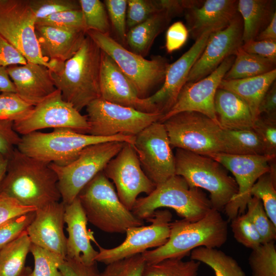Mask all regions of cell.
<instances>
[{
  "label": "cell",
  "instance_id": "28",
  "mask_svg": "<svg viewBox=\"0 0 276 276\" xmlns=\"http://www.w3.org/2000/svg\"><path fill=\"white\" fill-rule=\"evenodd\" d=\"M276 68L260 76L235 80H222L219 88L230 91L243 99L249 106L254 120L259 117L260 102L275 81Z\"/></svg>",
  "mask_w": 276,
  "mask_h": 276
},
{
  "label": "cell",
  "instance_id": "60",
  "mask_svg": "<svg viewBox=\"0 0 276 276\" xmlns=\"http://www.w3.org/2000/svg\"><path fill=\"white\" fill-rule=\"evenodd\" d=\"M32 269L29 267H25L22 272L19 276H32Z\"/></svg>",
  "mask_w": 276,
  "mask_h": 276
},
{
  "label": "cell",
  "instance_id": "53",
  "mask_svg": "<svg viewBox=\"0 0 276 276\" xmlns=\"http://www.w3.org/2000/svg\"><path fill=\"white\" fill-rule=\"evenodd\" d=\"M36 209L34 206L23 205L14 199L0 197V225L13 217Z\"/></svg>",
  "mask_w": 276,
  "mask_h": 276
},
{
  "label": "cell",
  "instance_id": "12",
  "mask_svg": "<svg viewBox=\"0 0 276 276\" xmlns=\"http://www.w3.org/2000/svg\"><path fill=\"white\" fill-rule=\"evenodd\" d=\"M36 19L28 0H0V35L27 62L50 70L53 65L42 56L35 34Z\"/></svg>",
  "mask_w": 276,
  "mask_h": 276
},
{
  "label": "cell",
  "instance_id": "6",
  "mask_svg": "<svg viewBox=\"0 0 276 276\" xmlns=\"http://www.w3.org/2000/svg\"><path fill=\"white\" fill-rule=\"evenodd\" d=\"M160 208L172 209L190 221L201 219L212 209L210 199L200 189L191 187L177 175L156 186L147 196L137 198L131 212L139 219L147 220Z\"/></svg>",
  "mask_w": 276,
  "mask_h": 276
},
{
  "label": "cell",
  "instance_id": "27",
  "mask_svg": "<svg viewBox=\"0 0 276 276\" xmlns=\"http://www.w3.org/2000/svg\"><path fill=\"white\" fill-rule=\"evenodd\" d=\"M217 121L223 129H252L254 120L247 103L234 93L218 88L215 98Z\"/></svg>",
  "mask_w": 276,
  "mask_h": 276
},
{
  "label": "cell",
  "instance_id": "34",
  "mask_svg": "<svg viewBox=\"0 0 276 276\" xmlns=\"http://www.w3.org/2000/svg\"><path fill=\"white\" fill-rule=\"evenodd\" d=\"M191 259L210 267L215 276H246L238 262L216 248L199 247L191 251Z\"/></svg>",
  "mask_w": 276,
  "mask_h": 276
},
{
  "label": "cell",
  "instance_id": "9",
  "mask_svg": "<svg viewBox=\"0 0 276 276\" xmlns=\"http://www.w3.org/2000/svg\"><path fill=\"white\" fill-rule=\"evenodd\" d=\"M125 142L111 141L96 144L85 148L71 163L64 166L50 163L58 177L62 202L73 201L83 188L121 150Z\"/></svg>",
  "mask_w": 276,
  "mask_h": 276
},
{
  "label": "cell",
  "instance_id": "18",
  "mask_svg": "<svg viewBox=\"0 0 276 276\" xmlns=\"http://www.w3.org/2000/svg\"><path fill=\"white\" fill-rule=\"evenodd\" d=\"M235 56L226 58L212 73L194 82H187L180 91L173 106L159 122L183 111H195L217 121L215 98L224 76L232 65Z\"/></svg>",
  "mask_w": 276,
  "mask_h": 276
},
{
  "label": "cell",
  "instance_id": "42",
  "mask_svg": "<svg viewBox=\"0 0 276 276\" xmlns=\"http://www.w3.org/2000/svg\"><path fill=\"white\" fill-rule=\"evenodd\" d=\"M231 221L232 231L238 242L251 249L262 243L259 234L246 213Z\"/></svg>",
  "mask_w": 276,
  "mask_h": 276
},
{
  "label": "cell",
  "instance_id": "2",
  "mask_svg": "<svg viewBox=\"0 0 276 276\" xmlns=\"http://www.w3.org/2000/svg\"><path fill=\"white\" fill-rule=\"evenodd\" d=\"M101 50L87 34L78 51L50 70L64 101L80 111L100 96Z\"/></svg>",
  "mask_w": 276,
  "mask_h": 276
},
{
  "label": "cell",
  "instance_id": "33",
  "mask_svg": "<svg viewBox=\"0 0 276 276\" xmlns=\"http://www.w3.org/2000/svg\"><path fill=\"white\" fill-rule=\"evenodd\" d=\"M275 69V63L260 56L247 53L241 47L223 80H235L256 77Z\"/></svg>",
  "mask_w": 276,
  "mask_h": 276
},
{
  "label": "cell",
  "instance_id": "39",
  "mask_svg": "<svg viewBox=\"0 0 276 276\" xmlns=\"http://www.w3.org/2000/svg\"><path fill=\"white\" fill-rule=\"evenodd\" d=\"M246 210V214L259 234L262 243L275 241L276 225L268 217L261 201L252 196L247 202Z\"/></svg>",
  "mask_w": 276,
  "mask_h": 276
},
{
  "label": "cell",
  "instance_id": "1",
  "mask_svg": "<svg viewBox=\"0 0 276 276\" xmlns=\"http://www.w3.org/2000/svg\"><path fill=\"white\" fill-rule=\"evenodd\" d=\"M0 197L36 209L61 199L58 177L50 163L29 156L17 148L8 158Z\"/></svg>",
  "mask_w": 276,
  "mask_h": 276
},
{
  "label": "cell",
  "instance_id": "48",
  "mask_svg": "<svg viewBox=\"0 0 276 276\" xmlns=\"http://www.w3.org/2000/svg\"><path fill=\"white\" fill-rule=\"evenodd\" d=\"M126 24L128 30L161 9L158 1L127 0Z\"/></svg>",
  "mask_w": 276,
  "mask_h": 276
},
{
  "label": "cell",
  "instance_id": "15",
  "mask_svg": "<svg viewBox=\"0 0 276 276\" xmlns=\"http://www.w3.org/2000/svg\"><path fill=\"white\" fill-rule=\"evenodd\" d=\"M172 218L168 210H157L147 219L149 225L132 227L126 231L125 240L112 248H104L98 244L99 251L95 258L96 262L106 265L116 261L142 254L147 249L158 247L168 241Z\"/></svg>",
  "mask_w": 276,
  "mask_h": 276
},
{
  "label": "cell",
  "instance_id": "25",
  "mask_svg": "<svg viewBox=\"0 0 276 276\" xmlns=\"http://www.w3.org/2000/svg\"><path fill=\"white\" fill-rule=\"evenodd\" d=\"M64 221L68 233L66 258L88 265L96 263L98 251L90 243V240L94 239L87 229L88 221L78 197L65 205Z\"/></svg>",
  "mask_w": 276,
  "mask_h": 276
},
{
  "label": "cell",
  "instance_id": "22",
  "mask_svg": "<svg viewBox=\"0 0 276 276\" xmlns=\"http://www.w3.org/2000/svg\"><path fill=\"white\" fill-rule=\"evenodd\" d=\"M64 213L65 204L62 201L38 208L26 231L32 244L66 258Z\"/></svg>",
  "mask_w": 276,
  "mask_h": 276
},
{
  "label": "cell",
  "instance_id": "19",
  "mask_svg": "<svg viewBox=\"0 0 276 276\" xmlns=\"http://www.w3.org/2000/svg\"><path fill=\"white\" fill-rule=\"evenodd\" d=\"M242 36L243 20L238 13L227 27L211 34L203 52L190 70L187 82L204 78L226 58L235 56L243 43Z\"/></svg>",
  "mask_w": 276,
  "mask_h": 276
},
{
  "label": "cell",
  "instance_id": "57",
  "mask_svg": "<svg viewBox=\"0 0 276 276\" xmlns=\"http://www.w3.org/2000/svg\"><path fill=\"white\" fill-rule=\"evenodd\" d=\"M255 40L276 41V12L274 14L270 22L257 35Z\"/></svg>",
  "mask_w": 276,
  "mask_h": 276
},
{
  "label": "cell",
  "instance_id": "41",
  "mask_svg": "<svg viewBox=\"0 0 276 276\" xmlns=\"http://www.w3.org/2000/svg\"><path fill=\"white\" fill-rule=\"evenodd\" d=\"M34 106L25 101L16 93L0 94V120L13 122L24 119L32 111Z\"/></svg>",
  "mask_w": 276,
  "mask_h": 276
},
{
  "label": "cell",
  "instance_id": "31",
  "mask_svg": "<svg viewBox=\"0 0 276 276\" xmlns=\"http://www.w3.org/2000/svg\"><path fill=\"white\" fill-rule=\"evenodd\" d=\"M222 153L238 155H265L264 147L252 129H222Z\"/></svg>",
  "mask_w": 276,
  "mask_h": 276
},
{
  "label": "cell",
  "instance_id": "29",
  "mask_svg": "<svg viewBox=\"0 0 276 276\" xmlns=\"http://www.w3.org/2000/svg\"><path fill=\"white\" fill-rule=\"evenodd\" d=\"M237 9L243 20V43L255 40L270 22L275 12V1L239 0Z\"/></svg>",
  "mask_w": 276,
  "mask_h": 276
},
{
  "label": "cell",
  "instance_id": "49",
  "mask_svg": "<svg viewBox=\"0 0 276 276\" xmlns=\"http://www.w3.org/2000/svg\"><path fill=\"white\" fill-rule=\"evenodd\" d=\"M103 3L112 28L119 40L124 44L126 42L127 32L126 24L127 1L105 0Z\"/></svg>",
  "mask_w": 276,
  "mask_h": 276
},
{
  "label": "cell",
  "instance_id": "44",
  "mask_svg": "<svg viewBox=\"0 0 276 276\" xmlns=\"http://www.w3.org/2000/svg\"><path fill=\"white\" fill-rule=\"evenodd\" d=\"M36 24L52 26L67 31L86 32L84 20L81 9L59 12L37 21Z\"/></svg>",
  "mask_w": 276,
  "mask_h": 276
},
{
  "label": "cell",
  "instance_id": "40",
  "mask_svg": "<svg viewBox=\"0 0 276 276\" xmlns=\"http://www.w3.org/2000/svg\"><path fill=\"white\" fill-rule=\"evenodd\" d=\"M30 251L34 261L32 276H63L59 267L65 258L32 243Z\"/></svg>",
  "mask_w": 276,
  "mask_h": 276
},
{
  "label": "cell",
  "instance_id": "38",
  "mask_svg": "<svg viewBox=\"0 0 276 276\" xmlns=\"http://www.w3.org/2000/svg\"><path fill=\"white\" fill-rule=\"evenodd\" d=\"M86 32L94 30L110 35V24L104 3L99 0H79Z\"/></svg>",
  "mask_w": 276,
  "mask_h": 276
},
{
  "label": "cell",
  "instance_id": "46",
  "mask_svg": "<svg viewBox=\"0 0 276 276\" xmlns=\"http://www.w3.org/2000/svg\"><path fill=\"white\" fill-rule=\"evenodd\" d=\"M28 3L36 21L62 11L81 9L79 1L75 0H28Z\"/></svg>",
  "mask_w": 276,
  "mask_h": 276
},
{
  "label": "cell",
  "instance_id": "17",
  "mask_svg": "<svg viewBox=\"0 0 276 276\" xmlns=\"http://www.w3.org/2000/svg\"><path fill=\"white\" fill-rule=\"evenodd\" d=\"M208 156L220 164L234 176L237 193L224 209L228 219L232 220L244 214L247 202L252 197L251 188L261 175L270 170V163L274 159L264 155H238L222 152Z\"/></svg>",
  "mask_w": 276,
  "mask_h": 276
},
{
  "label": "cell",
  "instance_id": "32",
  "mask_svg": "<svg viewBox=\"0 0 276 276\" xmlns=\"http://www.w3.org/2000/svg\"><path fill=\"white\" fill-rule=\"evenodd\" d=\"M31 242L27 231L0 249V276H19L25 268Z\"/></svg>",
  "mask_w": 276,
  "mask_h": 276
},
{
  "label": "cell",
  "instance_id": "52",
  "mask_svg": "<svg viewBox=\"0 0 276 276\" xmlns=\"http://www.w3.org/2000/svg\"><path fill=\"white\" fill-rule=\"evenodd\" d=\"M241 49L247 53L265 58L276 63V41L250 40L243 43Z\"/></svg>",
  "mask_w": 276,
  "mask_h": 276
},
{
  "label": "cell",
  "instance_id": "8",
  "mask_svg": "<svg viewBox=\"0 0 276 276\" xmlns=\"http://www.w3.org/2000/svg\"><path fill=\"white\" fill-rule=\"evenodd\" d=\"M86 34L129 78L140 98H146L153 88L164 81L170 64L167 58L156 56L146 59L127 50L110 35L94 30H88Z\"/></svg>",
  "mask_w": 276,
  "mask_h": 276
},
{
  "label": "cell",
  "instance_id": "16",
  "mask_svg": "<svg viewBox=\"0 0 276 276\" xmlns=\"http://www.w3.org/2000/svg\"><path fill=\"white\" fill-rule=\"evenodd\" d=\"M103 172L113 181L120 201L131 211L140 194L148 195L155 188L143 170L136 151L129 143H125Z\"/></svg>",
  "mask_w": 276,
  "mask_h": 276
},
{
  "label": "cell",
  "instance_id": "14",
  "mask_svg": "<svg viewBox=\"0 0 276 276\" xmlns=\"http://www.w3.org/2000/svg\"><path fill=\"white\" fill-rule=\"evenodd\" d=\"M133 146L143 170L155 186L175 175L174 154L163 123L144 129L135 136Z\"/></svg>",
  "mask_w": 276,
  "mask_h": 276
},
{
  "label": "cell",
  "instance_id": "35",
  "mask_svg": "<svg viewBox=\"0 0 276 276\" xmlns=\"http://www.w3.org/2000/svg\"><path fill=\"white\" fill-rule=\"evenodd\" d=\"M200 262L173 258L154 263H146L143 276H197Z\"/></svg>",
  "mask_w": 276,
  "mask_h": 276
},
{
  "label": "cell",
  "instance_id": "3",
  "mask_svg": "<svg viewBox=\"0 0 276 276\" xmlns=\"http://www.w3.org/2000/svg\"><path fill=\"white\" fill-rule=\"evenodd\" d=\"M227 222L220 211L212 209L203 217L196 221L182 219L171 223L167 242L154 249L142 254L147 263L163 260L182 258L199 247L218 248L227 238Z\"/></svg>",
  "mask_w": 276,
  "mask_h": 276
},
{
  "label": "cell",
  "instance_id": "54",
  "mask_svg": "<svg viewBox=\"0 0 276 276\" xmlns=\"http://www.w3.org/2000/svg\"><path fill=\"white\" fill-rule=\"evenodd\" d=\"M63 276H99L96 263L85 265L74 260L65 258L59 267Z\"/></svg>",
  "mask_w": 276,
  "mask_h": 276
},
{
  "label": "cell",
  "instance_id": "37",
  "mask_svg": "<svg viewBox=\"0 0 276 276\" xmlns=\"http://www.w3.org/2000/svg\"><path fill=\"white\" fill-rule=\"evenodd\" d=\"M251 250L248 257L251 276H276L274 241L262 243Z\"/></svg>",
  "mask_w": 276,
  "mask_h": 276
},
{
  "label": "cell",
  "instance_id": "58",
  "mask_svg": "<svg viewBox=\"0 0 276 276\" xmlns=\"http://www.w3.org/2000/svg\"><path fill=\"white\" fill-rule=\"evenodd\" d=\"M0 91L16 93L14 85L8 73L7 67L0 66Z\"/></svg>",
  "mask_w": 276,
  "mask_h": 276
},
{
  "label": "cell",
  "instance_id": "36",
  "mask_svg": "<svg viewBox=\"0 0 276 276\" xmlns=\"http://www.w3.org/2000/svg\"><path fill=\"white\" fill-rule=\"evenodd\" d=\"M273 166L270 165V170L257 179L250 193L261 201L268 217L276 225L275 169Z\"/></svg>",
  "mask_w": 276,
  "mask_h": 276
},
{
  "label": "cell",
  "instance_id": "20",
  "mask_svg": "<svg viewBox=\"0 0 276 276\" xmlns=\"http://www.w3.org/2000/svg\"><path fill=\"white\" fill-rule=\"evenodd\" d=\"M211 32L203 34L177 60L170 64L161 88L146 98L163 115L173 106L183 86L187 82L190 70L203 52Z\"/></svg>",
  "mask_w": 276,
  "mask_h": 276
},
{
  "label": "cell",
  "instance_id": "55",
  "mask_svg": "<svg viewBox=\"0 0 276 276\" xmlns=\"http://www.w3.org/2000/svg\"><path fill=\"white\" fill-rule=\"evenodd\" d=\"M27 62L24 57L7 40L0 35V66L7 67Z\"/></svg>",
  "mask_w": 276,
  "mask_h": 276
},
{
  "label": "cell",
  "instance_id": "11",
  "mask_svg": "<svg viewBox=\"0 0 276 276\" xmlns=\"http://www.w3.org/2000/svg\"><path fill=\"white\" fill-rule=\"evenodd\" d=\"M86 111L89 125L88 134L103 137L135 136L151 124L159 121L163 116L159 112H143L101 98L89 103Z\"/></svg>",
  "mask_w": 276,
  "mask_h": 276
},
{
  "label": "cell",
  "instance_id": "51",
  "mask_svg": "<svg viewBox=\"0 0 276 276\" xmlns=\"http://www.w3.org/2000/svg\"><path fill=\"white\" fill-rule=\"evenodd\" d=\"M189 32L187 27L180 21L171 25L166 34L165 47L171 53L181 48L188 40Z\"/></svg>",
  "mask_w": 276,
  "mask_h": 276
},
{
  "label": "cell",
  "instance_id": "4",
  "mask_svg": "<svg viewBox=\"0 0 276 276\" xmlns=\"http://www.w3.org/2000/svg\"><path fill=\"white\" fill-rule=\"evenodd\" d=\"M134 140L135 136H97L69 129L56 128L49 133L34 131L22 135L16 148L29 156L64 166L74 160L88 146L111 141L133 145Z\"/></svg>",
  "mask_w": 276,
  "mask_h": 276
},
{
  "label": "cell",
  "instance_id": "24",
  "mask_svg": "<svg viewBox=\"0 0 276 276\" xmlns=\"http://www.w3.org/2000/svg\"><path fill=\"white\" fill-rule=\"evenodd\" d=\"M7 70L16 93L34 106L57 89L50 69L44 65L27 62L8 66Z\"/></svg>",
  "mask_w": 276,
  "mask_h": 276
},
{
  "label": "cell",
  "instance_id": "59",
  "mask_svg": "<svg viewBox=\"0 0 276 276\" xmlns=\"http://www.w3.org/2000/svg\"><path fill=\"white\" fill-rule=\"evenodd\" d=\"M8 158L0 154V183L6 172Z\"/></svg>",
  "mask_w": 276,
  "mask_h": 276
},
{
  "label": "cell",
  "instance_id": "13",
  "mask_svg": "<svg viewBox=\"0 0 276 276\" xmlns=\"http://www.w3.org/2000/svg\"><path fill=\"white\" fill-rule=\"evenodd\" d=\"M13 128L22 135L48 128H66L88 134L89 125L86 116L64 101L57 89L34 106L25 118L13 122Z\"/></svg>",
  "mask_w": 276,
  "mask_h": 276
},
{
  "label": "cell",
  "instance_id": "7",
  "mask_svg": "<svg viewBox=\"0 0 276 276\" xmlns=\"http://www.w3.org/2000/svg\"><path fill=\"white\" fill-rule=\"evenodd\" d=\"M174 158L175 175L183 177L191 187L209 192L213 209L224 210L236 195L238 187L234 178L212 158L179 148Z\"/></svg>",
  "mask_w": 276,
  "mask_h": 276
},
{
  "label": "cell",
  "instance_id": "43",
  "mask_svg": "<svg viewBox=\"0 0 276 276\" xmlns=\"http://www.w3.org/2000/svg\"><path fill=\"white\" fill-rule=\"evenodd\" d=\"M146 263L142 254H137L107 264L99 276H143Z\"/></svg>",
  "mask_w": 276,
  "mask_h": 276
},
{
  "label": "cell",
  "instance_id": "56",
  "mask_svg": "<svg viewBox=\"0 0 276 276\" xmlns=\"http://www.w3.org/2000/svg\"><path fill=\"white\" fill-rule=\"evenodd\" d=\"M259 116L276 117V83L272 84L262 98L258 108Z\"/></svg>",
  "mask_w": 276,
  "mask_h": 276
},
{
  "label": "cell",
  "instance_id": "21",
  "mask_svg": "<svg viewBox=\"0 0 276 276\" xmlns=\"http://www.w3.org/2000/svg\"><path fill=\"white\" fill-rule=\"evenodd\" d=\"M100 96V98L107 101L141 111L159 112L146 98L139 97L134 86L129 78L115 62L102 51Z\"/></svg>",
  "mask_w": 276,
  "mask_h": 276
},
{
  "label": "cell",
  "instance_id": "5",
  "mask_svg": "<svg viewBox=\"0 0 276 276\" xmlns=\"http://www.w3.org/2000/svg\"><path fill=\"white\" fill-rule=\"evenodd\" d=\"M77 197L87 221L104 232L125 233L130 227L144 224L122 203L103 171L83 188Z\"/></svg>",
  "mask_w": 276,
  "mask_h": 276
},
{
  "label": "cell",
  "instance_id": "23",
  "mask_svg": "<svg viewBox=\"0 0 276 276\" xmlns=\"http://www.w3.org/2000/svg\"><path fill=\"white\" fill-rule=\"evenodd\" d=\"M237 0H206L185 11L187 28L197 40L203 34L227 27L238 14Z\"/></svg>",
  "mask_w": 276,
  "mask_h": 276
},
{
  "label": "cell",
  "instance_id": "47",
  "mask_svg": "<svg viewBox=\"0 0 276 276\" xmlns=\"http://www.w3.org/2000/svg\"><path fill=\"white\" fill-rule=\"evenodd\" d=\"M35 211L13 217L0 225V249L27 231Z\"/></svg>",
  "mask_w": 276,
  "mask_h": 276
},
{
  "label": "cell",
  "instance_id": "45",
  "mask_svg": "<svg viewBox=\"0 0 276 276\" xmlns=\"http://www.w3.org/2000/svg\"><path fill=\"white\" fill-rule=\"evenodd\" d=\"M252 129L258 135L264 147L265 155L275 159L276 155V117L259 116Z\"/></svg>",
  "mask_w": 276,
  "mask_h": 276
},
{
  "label": "cell",
  "instance_id": "26",
  "mask_svg": "<svg viewBox=\"0 0 276 276\" xmlns=\"http://www.w3.org/2000/svg\"><path fill=\"white\" fill-rule=\"evenodd\" d=\"M35 34L42 56L48 62L64 63L78 51L86 35L85 31H72L36 24Z\"/></svg>",
  "mask_w": 276,
  "mask_h": 276
},
{
  "label": "cell",
  "instance_id": "10",
  "mask_svg": "<svg viewBox=\"0 0 276 276\" xmlns=\"http://www.w3.org/2000/svg\"><path fill=\"white\" fill-rule=\"evenodd\" d=\"M171 147L201 155L222 152L218 123L195 111L177 113L164 122Z\"/></svg>",
  "mask_w": 276,
  "mask_h": 276
},
{
  "label": "cell",
  "instance_id": "50",
  "mask_svg": "<svg viewBox=\"0 0 276 276\" xmlns=\"http://www.w3.org/2000/svg\"><path fill=\"white\" fill-rule=\"evenodd\" d=\"M20 139L19 134L14 129L13 121L0 120V154L8 158Z\"/></svg>",
  "mask_w": 276,
  "mask_h": 276
},
{
  "label": "cell",
  "instance_id": "30",
  "mask_svg": "<svg viewBox=\"0 0 276 276\" xmlns=\"http://www.w3.org/2000/svg\"><path fill=\"white\" fill-rule=\"evenodd\" d=\"M173 16L168 11L161 10L127 31L126 42L132 52L143 57L147 55L156 37L166 28Z\"/></svg>",
  "mask_w": 276,
  "mask_h": 276
}]
</instances>
